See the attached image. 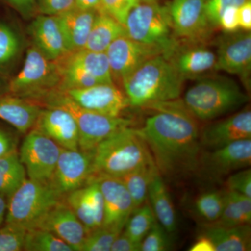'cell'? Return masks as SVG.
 Returning a JSON list of instances; mask_svg holds the SVG:
<instances>
[{"label": "cell", "mask_w": 251, "mask_h": 251, "mask_svg": "<svg viewBox=\"0 0 251 251\" xmlns=\"http://www.w3.org/2000/svg\"><path fill=\"white\" fill-rule=\"evenodd\" d=\"M155 112L137 131L145 140L160 174L176 177L198 171L201 146L199 126L183 100L151 104Z\"/></svg>", "instance_id": "obj_1"}, {"label": "cell", "mask_w": 251, "mask_h": 251, "mask_svg": "<svg viewBox=\"0 0 251 251\" xmlns=\"http://www.w3.org/2000/svg\"><path fill=\"white\" fill-rule=\"evenodd\" d=\"M184 80L171 57L161 54L144 62L122 82L130 105L145 108L179 98Z\"/></svg>", "instance_id": "obj_2"}, {"label": "cell", "mask_w": 251, "mask_h": 251, "mask_svg": "<svg viewBox=\"0 0 251 251\" xmlns=\"http://www.w3.org/2000/svg\"><path fill=\"white\" fill-rule=\"evenodd\" d=\"M152 163H155L152 154L137 128L126 127L94 149L91 177L104 175L120 178Z\"/></svg>", "instance_id": "obj_3"}, {"label": "cell", "mask_w": 251, "mask_h": 251, "mask_svg": "<svg viewBox=\"0 0 251 251\" xmlns=\"http://www.w3.org/2000/svg\"><path fill=\"white\" fill-rule=\"evenodd\" d=\"M185 94L184 103L197 120L209 121L237 110L249 100L237 82L222 76L198 78Z\"/></svg>", "instance_id": "obj_4"}, {"label": "cell", "mask_w": 251, "mask_h": 251, "mask_svg": "<svg viewBox=\"0 0 251 251\" xmlns=\"http://www.w3.org/2000/svg\"><path fill=\"white\" fill-rule=\"evenodd\" d=\"M46 106L59 107L70 112L79 130V150L92 151L100 142L117 130L131 126L130 119L110 117L82 108L61 91L53 90L38 97Z\"/></svg>", "instance_id": "obj_5"}, {"label": "cell", "mask_w": 251, "mask_h": 251, "mask_svg": "<svg viewBox=\"0 0 251 251\" xmlns=\"http://www.w3.org/2000/svg\"><path fill=\"white\" fill-rule=\"evenodd\" d=\"M62 199L49 181L26 179L9 198L6 224L26 230L35 228L44 216Z\"/></svg>", "instance_id": "obj_6"}, {"label": "cell", "mask_w": 251, "mask_h": 251, "mask_svg": "<svg viewBox=\"0 0 251 251\" xmlns=\"http://www.w3.org/2000/svg\"><path fill=\"white\" fill-rule=\"evenodd\" d=\"M126 34L130 39L146 44L161 46L171 55L178 44L171 35L169 11L158 3H140L132 10L126 20Z\"/></svg>", "instance_id": "obj_7"}, {"label": "cell", "mask_w": 251, "mask_h": 251, "mask_svg": "<svg viewBox=\"0 0 251 251\" xmlns=\"http://www.w3.org/2000/svg\"><path fill=\"white\" fill-rule=\"evenodd\" d=\"M58 68L35 46L28 49L24 65L9 85L10 93L21 98L37 99L58 87Z\"/></svg>", "instance_id": "obj_8"}, {"label": "cell", "mask_w": 251, "mask_h": 251, "mask_svg": "<svg viewBox=\"0 0 251 251\" xmlns=\"http://www.w3.org/2000/svg\"><path fill=\"white\" fill-rule=\"evenodd\" d=\"M61 148L39 130H31L23 140L20 159L29 179L48 182L52 177Z\"/></svg>", "instance_id": "obj_9"}, {"label": "cell", "mask_w": 251, "mask_h": 251, "mask_svg": "<svg viewBox=\"0 0 251 251\" xmlns=\"http://www.w3.org/2000/svg\"><path fill=\"white\" fill-rule=\"evenodd\" d=\"M93 151L61 149L49 183L62 198L87 184L92 175Z\"/></svg>", "instance_id": "obj_10"}, {"label": "cell", "mask_w": 251, "mask_h": 251, "mask_svg": "<svg viewBox=\"0 0 251 251\" xmlns=\"http://www.w3.org/2000/svg\"><path fill=\"white\" fill-rule=\"evenodd\" d=\"M251 164V139L241 140L202 153L198 171L211 179H220Z\"/></svg>", "instance_id": "obj_11"}, {"label": "cell", "mask_w": 251, "mask_h": 251, "mask_svg": "<svg viewBox=\"0 0 251 251\" xmlns=\"http://www.w3.org/2000/svg\"><path fill=\"white\" fill-rule=\"evenodd\" d=\"M105 54L112 75L122 80L148 59L167 54V50L161 46L138 42L124 34L112 41Z\"/></svg>", "instance_id": "obj_12"}, {"label": "cell", "mask_w": 251, "mask_h": 251, "mask_svg": "<svg viewBox=\"0 0 251 251\" xmlns=\"http://www.w3.org/2000/svg\"><path fill=\"white\" fill-rule=\"evenodd\" d=\"M205 0H173L168 6L175 34L184 40L198 42L209 36L211 25Z\"/></svg>", "instance_id": "obj_13"}, {"label": "cell", "mask_w": 251, "mask_h": 251, "mask_svg": "<svg viewBox=\"0 0 251 251\" xmlns=\"http://www.w3.org/2000/svg\"><path fill=\"white\" fill-rule=\"evenodd\" d=\"M90 179L98 183L103 195L104 219L102 226L122 232L135 209L133 200L125 185L120 178L104 175L93 176Z\"/></svg>", "instance_id": "obj_14"}, {"label": "cell", "mask_w": 251, "mask_h": 251, "mask_svg": "<svg viewBox=\"0 0 251 251\" xmlns=\"http://www.w3.org/2000/svg\"><path fill=\"white\" fill-rule=\"evenodd\" d=\"M61 92L82 108L106 116L121 117L122 112L130 105L127 97L113 83Z\"/></svg>", "instance_id": "obj_15"}, {"label": "cell", "mask_w": 251, "mask_h": 251, "mask_svg": "<svg viewBox=\"0 0 251 251\" xmlns=\"http://www.w3.org/2000/svg\"><path fill=\"white\" fill-rule=\"evenodd\" d=\"M245 139H251V112L248 108L209 124L200 131L201 146L209 150Z\"/></svg>", "instance_id": "obj_16"}, {"label": "cell", "mask_w": 251, "mask_h": 251, "mask_svg": "<svg viewBox=\"0 0 251 251\" xmlns=\"http://www.w3.org/2000/svg\"><path fill=\"white\" fill-rule=\"evenodd\" d=\"M231 34L220 41L216 69L239 75L248 85L251 67V34L246 31Z\"/></svg>", "instance_id": "obj_17"}, {"label": "cell", "mask_w": 251, "mask_h": 251, "mask_svg": "<svg viewBox=\"0 0 251 251\" xmlns=\"http://www.w3.org/2000/svg\"><path fill=\"white\" fill-rule=\"evenodd\" d=\"M82 223L87 234L101 227L104 219L103 195L98 183L90 179L87 184L63 198Z\"/></svg>", "instance_id": "obj_18"}, {"label": "cell", "mask_w": 251, "mask_h": 251, "mask_svg": "<svg viewBox=\"0 0 251 251\" xmlns=\"http://www.w3.org/2000/svg\"><path fill=\"white\" fill-rule=\"evenodd\" d=\"M35 228L52 232L75 251H81L87 235L83 225L63 199L44 216Z\"/></svg>", "instance_id": "obj_19"}, {"label": "cell", "mask_w": 251, "mask_h": 251, "mask_svg": "<svg viewBox=\"0 0 251 251\" xmlns=\"http://www.w3.org/2000/svg\"><path fill=\"white\" fill-rule=\"evenodd\" d=\"M34 126L61 148L79 150L78 128L74 117L67 110L53 106L41 109Z\"/></svg>", "instance_id": "obj_20"}, {"label": "cell", "mask_w": 251, "mask_h": 251, "mask_svg": "<svg viewBox=\"0 0 251 251\" xmlns=\"http://www.w3.org/2000/svg\"><path fill=\"white\" fill-rule=\"evenodd\" d=\"M29 32L34 46L49 60L57 61L69 53L57 16L41 15L31 23Z\"/></svg>", "instance_id": "obj_21"}, {"label": "cell", "mask_w": 251, "mask_h": 251, "mask_svg": "<svg viewBox=\"0 0 251 251\" xmlns=\"http://www.w3.org/2000/svg\"><path fill=\"white\" fill-rule=\"evenodd\" d=\"M183 78H201L216 69V54L203 46L180 49L179 45L171 56Z\"/></svg>", "instance_id": "obj_22"}, {"label": "cell", "mask_w": 251, "mask_h": 251, "mask_svg": "<svg viewBox=\"0 0 251 251\" xmlns=\"http://www.w3.org/2000/svg\"><path fill=\"white\" fill-rule=\"evenodd\" d=\"M97 11H84L74 7L57 16L69 52L85 49Z\"/></svg>", "instance_id": "obj_23"}, {"label": "cell", "mask_w": 251, "mask_h": 251, "mask_svg": "<svg viewBox=\"0 0 251 251\" xmlns=\"http://www.w3.org/2000/svg\"><path fill=\"white\" fill-rule=\"evenodd\" d=\"M41 108L37 104L17 96H0V120L13 126L21 133L36 125Z\"/></svg>", "instance_id": "obj_24"}, {"label": "cell", "mask_w": 251, "mask_h": 251, "mask_svg": "<svg viewBox=\"0 0 251 251\" xmlns=\"http://www.w3.org/2000/svg\"><path fill=\"white\" fill-rule=\"evenodd\" d=\"M148 198L156 221L168 233L174 232L177 227V216L171 195L160 173L153 176L150 183Z\"/></svg>", "instance_id": "obj_25"}, {"label": "cell", "mask_w": 251, "mask_h": 251, "mask_svg": "<svg viewBox=\"0 0 251 251\" xmlns=\"http://www.w3.org/2000/svg\"><path fill=\"white\" fill-rule=\"evenodd\" d=\"M204 234L214 243L216 251H251L250 224L232 227L210 224Z\"/></svg>", "instance_id": "obj_26"}, {"label": "cell", "mask_w": 251, "mask_h": 251, "mask_svg": "<svg viewBox=\"0 0 251 251\" xmlns=\"http://www.w3.org/2000/svg\"><path fill=\"white\" fill-rule=\"evenodd\" d=\"M90 74L99 83H113L112 75L105 52H97L82 49L74 51L59 59Z\"/></svg>", "instance_id": "obj_27"}, {"label": "cell", "mask_w": 251, "mask_h": 251, "mask_svg": "<svg viewBox=\"0 0 251 251\" xmlns=\"http://www.w3.org/2000/svg\"><path fill=\"white\" fill-rule=\"evenodd\" d=\"M126 34L125 28L103 11L97 12L85 46L86 50L105 52L112 41Z\"/></svg>", "instance_id": "obj_28"}, {"label": "cell", "mask_w": 251, "mask_h": 251, "mask_svg": "<svg viewBox=\"0 0 251 251\" xmlns=\"http://www.w3.org/2000/svg\"><path fill=\"white\" fill-rule=\"evenodd\" d=\"M251 222V198L230 190L225 191L224 209L219 220L212 224L232 227Z\"/></svg>", "instance_id": "obj_29"}, {"label": "cell", "mask_w": 251, "mask_h": 251, "mask_svg": "<svg viewBox=\"0 0 251 251\" xmlns=\"http://www.w3.org/2000/svg\"><path fill=\"white\" fill-rule=\"evenodd\" d=\"M26 175L17 151L0 157V194L9 198L27 179Z\"/></svg>", "instance_id": "obj_30"}, {"label": "cell", "mask_w": 251, "mask_h": 251, "mask_svg": "<svg viewBox=\"0 0 251 251\" xmlns=\"http://www.w3.org/2000/svg\"><path fill=\"white\" fill-rule=\"evenodd\" d=\"M158 173L156 163H152L120 177L131 196L135 209L147 202L150 183Z\"/></svg>", "instance_id": "obj_31"}, {"label": "cell", "mask_w": 251, "mask_h": 251, "mask_svg": "<svg viewBox=\"0 0 251 251\" xmlns=\"http://www.w3.org/2000/svg\"><path fill=\"white\" fill-rule=\"evenodd\" d=\"M23 250L27 251H74L72 247L55 234L41 228L26 232Z\"/></svg>", "instance_id": "obj_32"}, {"label": "cell", "mask_w": 251, "mask_h": 251, "mask_svg": "<svg viewBox=\"0 0 251 251\" xmlns=\"http://www.w3.org/2000/svg\"><path fill=\"white\" fill-rule=\"evenodd\" d=\"M156 221L151 206L146 202L133 211L125 225L124 232L134 242L141 244Z\"/></svg>", "instance_id": "obj_33"}, {"label": "cell", "mask_w": 251, "mask_h": 251, "mask_svg": "<svg viewBox=\"0 0 251 251\" xmlns=\"http://www.w3.org/2000/svg\"><path fill=\"white\" fill-rule=\"evenodd\" d=\"M225 191H208L200 195L195 201L194 207L201 219L214 224L219 220L224 205Z\"/></svg>", "instance_id": "obj_34"}, {"label": "cell", "mask_w": 251, "mask_h": 251, "mask_svg": "<svg viewBox=\"0 0 251 251\" xmlns=\"http://www.w3.org/2000/svg\"><path fill=\"white\" fill-rule=\"evenodd\" d=\"M121 232L101 226L87 234L81 251H111L112 244Z\"/></svg>", "instance_id": "obj_35"}, {"label": "cell", "mask_w": 251, "mask_h": 251, "mask_svg": "<svg viewBox=\"0 0 251 251\" xmlns=\"http://www.w3.org/2000/svg\"><path fill=\"white\" fill-rule=\"evenodd\" d=\"M21 49L18 34L8 25L0 23V66L11 62Z\"/></svg>", "instance_id": "obj_36"}, {"label": "cell", "mask_w": 251, "mask_h": 251, "mask_svg": "<svg viewBox=\"0 0 251 251\" xmlns=\"http://www.w3.org/2000/svg\"><path fill=\"white\" fill-rule=\"evenodd\" d=\"M168 232L158 221H156L148 233L146 234L140 245V251H164L171 247V241Z\"/></svg>", "instance_id": "obj_37"}, {"label": "cell", "mask_w": 251, "mask_h": 251, "mask_svg": "<svg viewBox=\"0 0 251 251\" xmlns=\"http://www.w3.org/2000/svg\"><path fill=\"white\" fill-rule=\"evenodd\" d=\"M26 229L13 225L6 224L0 228V251L23 250Z\"/></svg>", "instance_id": "obj_38"}, {"label": "cell", "mask_w": 251, "mask_h": 251, "mask_svg": "<svg viewBox=\"0 0 251 251\" xmlns=\"http://www.w3.org/2000/svg\"><path fill=\"white\" fill-rule=\"evenodd\" d=\"M139 4L138 0H102L101 11L124 26L130 11Z\"/></svg>", "instance_id": "obj_39"}, {"label": "cell", "mask_w": 251, "mask_h": 251, "mask_svg": "<svg viewBox=\"0 0 251 251\" xmlns=\"http://www.w3.org/2000/svg\"><path fill=\"white\" fill-rule=\"evenodd\" d=\"M227 189L251 198V171L247 168L229 175L226 180Z\"/></svg>", "instance_id": "obj_40"}, {"label": "cell", "mask_w": 251, "mask_h": 251, "mask_svg": "<svg viewBox=\"0 0 251 251\" xmlns=\"http://www.w3.org/2000/svg\"><path fill=\"white\" fill-rule=\"evenodd\" d=\"M249 0H206L205 10L206 16L214 27H219L220 16L229 6H239Z\"/></svg>", "instance_id": "obj_41"}, {"label": "cell", "mask_w": 251, "mask_h": 251, "mask_svg": "<svg viewBox=\"0 0 251 251\" xmlns=\"http://www.w3.org/2000/svg\"><path fill=\"white\" fill-rule=\"evenodd\" d=\"M41 14L59 16L75 7V0H37Z\"/></svg>", "instance_id": "obj_42"}, {"label": "cell", "mask_w": 251, "mask_h": 251, "mask_svg": "<svg viewBox=\"0 0 251 251\" xmlns=\"http://www.w3.org/2000/svg\"><path fill=\"white\" fill-rule=\"evenodd\" d=\"M219 27L226 33L237 32L239 29L237 6H229L220 16Z\"/></svg>", "instance_id": "obj_43"}, {"label": "cell", "mask_w": 251, "mask_h": 251, "mask_svg": "<svg viewBox=\"0 0 251 251\" xmlns=\"http://www.w3.org/2000/svg\"><path fill=\"white\" fill-rule=\"evenodd\" d=\"M141 244L134 242L133 239L126 235L125 232L117 237L112 244V251H139Z\"/></svg>", "instance_id": "obj_44"}, {"label": "cell", "mask_w": 251, "mask_h": 251, "mask_svg": "<svg viewBox=\"0 0 251 251\" xmlns=\"http://www.w3.org/2000/svg\"><path fill=\"white\" fill-rule=\"evenodd\" d=\"M238 20L239 28L246 31L251 29V0L246 1L242 6L238 7Z\"/></svg>", "instance_id": "obj_45"}, {"label": "cell", "mask_w": 251, "mask_h": 251, "mask_svg": "<svg viewBox=\"0 0 251 251\" xmlns=\"http://www.w3.org/2000/svg\"><path fill=\"white\" fill-rule=\"evenodd\" d=\"M16 151V143L14 138L4 130L0 129V157Z\"/></svg>", "instance_id": "obj_46"}, {"label": "cell", "mask_w": 251, "mask_h": 251, "mask_svg": "<svg viewBox=\"0 0 251 251\" xmlns=\"http://www.w3.org/2000/svg\"><path fill=\"white\" fill-rule=\"evenodd\" d=\"M189 251H216L214 243L211 240L210 238L206 236L205 234L200 236L197 240L188 249Z\"/></svg>", "instance_id": "obj_47"}, {"label": "cell", "mask_w": 251, "mask_h": 251, "mask_svg": "<svg viewBox=\"0 0 251 251\" xmlns=\"http://www.w3.org/2000/svg\"><path fill=\"white\" fill-rule=\"evenodd\" d=\"M21 14L27 16L32 13L36 0H6Z\"/></svg>", "instance_id": "obj_48"}, {"label": "cell", "mask_w": 251, "mask_h": 251, "mask_svg": "<svg viewBox=\"0 0 251 251\" xmlns=\"http://www.w3.org/2000/svg\"><path fill=\"white\" fill-rule=\"evenodd\" d=\"M102 0H75V6L84 11H101Z\"/></svg>", "instance_id": "obj_49"}, {"label": "cell", "mask_w": 251, "mask_h": 251, "mask_svg": "<svg viewBox=\"0 0 251 251\" xmlns=\"http://www.w3.org/2000/svg\"><path fill=\"white\" fill-rule=\"evenodd\" d=\"M6 208H7V202L6 201V197L3 195L0 194V226L5 221Z\"/></svg>", "instance_id": "obj_50"}, {"label": "cell", "mask_w": 251, "mask_h": 251, "mask_svg": "<svg viewBox=\"0 0 251 251\" xmlns=\"http://www.w3.org/2000/svg\"><path fill=\"white\" fill-rule=\"evenodd\" d=\"M140 3H144V4H154L158 3V0H138Z\"/></svg>", "instance_id": "obj_51"}, {"label": "cell", "mask_w": 251, "mask_h": 251, "mask_svg": "<svg viewBox=\"0 0 251 251\" xmlns=\"http://www.w3.org/2000/svg\"><path fill=\"white\" fill-rule=\"evenodd\" d=\"M1 86H2V82H1V79H0V88H1Z\"/></svg>", "instance_id": "obj_52"}, {"label": "cell", "mask_w": 251, "mask_h": 251, "mask_svg": "<svg viewBox=\"0 0 251 251\" xmlns=\"http://www.w3.org/2000/svg\"><path fill=\"white\" fill-rule=\"evenodd\" d=\"M205 1H206V0H205Z\"/></svg>", "instance_id": "obj_53"}]
</instances>
